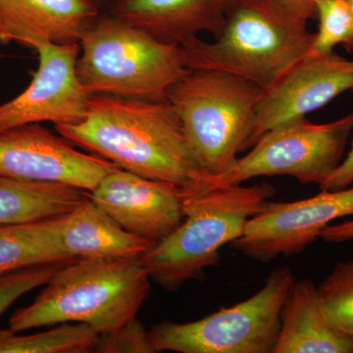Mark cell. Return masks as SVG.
Segmentation results:
<instances>
[{
	"label": "cell",
	"instance_id": "cell-18",
	"mask_svg": "<svg viewBox=\"0 0 353 353\" xmlns=\"http://www.w3.org/2000/svg\"><path fill=\"white\" fill-rule=\"evenodd\" d=\"M85 192L65 183L0 176V225L66 214L85 199Z\"/></svg>",
	"mask_w": 353,
	"mask_h": 353
},
{
	"label": "cell",
	"instance_id": "cell-20",
	"mask_svg": "<svg viewBox=\"0 0 353 353\" xmlns=\"http://www.w3.org/2000/svg\"><path fill=\"white\" fill-rule=\"evenodd\" d=\"M99 334L82 323H62L34 334H18L10 329L0 331V353H85L94 352Z\"/></svg>",
	"mask_w": 353,
	"mask_h": 353
},
{
	"label": "cell",
	"instance_id": "cell-12",
	"mask_svg": "<svg viewBox=\"0 0 353 353\" xmlns=\"http://www.w3.org/2000/svg\"><path fill=\"white\" fill-rule=\"evenodd\" d=\"M353 90V60L336 54L307 55L297 62L257 104L250 148L265 132L307 114Z\"/></svg>",
	"mask_w": 353,
	"mask_h": 353
},
{
	"label": "cell",
	"instance_id": "cell-28",
	"mask_svg": "<svg viewBox=\"0 0 353 353\" xmlns=\"http://www.w3.org/2000/svg\"><path fill=\"white\" fill-rule=\"evenodd\" d=\"M348 1H350V7H352L353 12V0H348Z\"/></svg>",
	"mask_w": 353,
	"mask_h": 353
},
{
	"label": "cell",
	"instance_id": "cell-13",
	"mask_svg": "<svg viewBox=\"0 0 353 353\" xmlns=\"http://www.w3.org/2000/svg\"><path fill=\"white\" fill-rule=\"evenodd\" d=\"M88 196L129 233L157 243L183 220L182 188L114 169Z\"/></svg>",
	"mask_w": 353,
	"mask_h": 353
},
{
	"label": "cell",
	"instance_id": "cell-23",
	"mask_svg": "<svg viewBox=\"0 0 353 353\" xmlns=\"http://www.w3.org/2000/svg\"><path fill=\"white\" fill-rule=\"evenodd\" d=\"M65 264H48L30 267L0 276V316L27 292L46 285Z\"/></svg>",
	"mask_w": 353,
	"mask_h": 353
},
{
	"label": "cell",
	"instance_id": "cell-21",
	"mask_svg": "<svg viewBox=\"0 0 353 353\" xmlns=\"http://www.w3.org/2000/svg\"><path fill=\"white\" fill-rule=\"evenodd\" d=\"M317 292L327 319L353 338V260L338 262Z\"/></svg>",
	"mask_w": 353,
	"mask_h": 353
},
{
	"label": "cell",
	"instance_id": "cell-4",
	"mask_svg": "<svg viewBox=\"0 0 353 353\" xmlns=\"http://www.w3.org/2000/svg\"><path fill=\"white\" fill-rule=\"evenodd\" d=\"M276 194L270 183L218 188L183 199V220L139 257L150 279L178 290L220 261V250L240 238L248 220Z\"/></svg>",
	"mask_w": 353,
	"mask_h": 353
},
{
	"label": "cell",
	"instance_id": "cell-14",
	"mask_svg": "<svg viewBox=\"0 0 353 353\" xmlns=\"http://www.w3.org/2000/svg\"><path fill=\"white\" fill-rule=\"evenodd\" d=\"M99 13L94 0H0V43H79Z\"/></svg>",
	"mask_w": 353,
	"mask_h": 353
},
{
	"label": "cell",
	"instance_id": "cell-27",
	"mask_svg": "<svg viewBox=\"0 0 353 353\" xmlns=\"http://www.w3.org/2000/svg\"><path fill=\"white\" fill-rule=\"evenodd\" d=\"M290 13L306 22L316 17L317 0H278Z\"/></svg>",
	"mask_w": 353,
	"mask_h": 353
},
{
	"label": "cell",
	"instance_id": "cell-15",
	"mask_svg": "<svg viewBox=\"0 0 353 353\" xmlns=\"http://www.w3.org/2000/svg\"><path fill=\"white\" fill-rule=\"evenodd\" d=\"M231 0H119L113 15L162 43L185 46L201 32L217 36Z\"/></svg>",
	"mask_w": 353,
	"mask_h": 353
},
{
	"label": "cell",
	"instance_id": "cell-19",
	"mask_svg": "<svg viewBox=\"0 0 353 353\" xmlns=\"http://www.w3.org/2000/svg\"><path fill=\"white\" fill-rule=\"evenodd\" d=\"M60 216L0 225V276L41 265L70 263L59 243Z\"/></svg>",
	"mask_w": 353,
	"mask_h": 353
},
{
	"label": "cell",
	"instance_id": "cell-29",
	"mask_svg": "<svg viewBox=\"0 0 353 353\" xmlns=\"http://www.w3.org/2000/svg\"><path fill=\"white\" fill-rule=\"evenodd\" d=\"M117 1H119V0H117Z\"/></svg>",
	"mask_w": 353,
	"mask_h": 353
},
{
	"label": "cell",
	"instance_id": "cell-8",
	"mask_svg": "<svg viewBox=\"0 0 353 353\" xmlns=\"http://www.w3.org/2000/svg\"><path fill=\"white\" fill-rule=\"evenodd\" d=\"M296 279L279 267L250 299L220 309L197 321H163L148 331L154 352L271 353L279 331L281 311Z\"/></svg>",
	"mask_w": 353,
	"mask_h": 353
},
{
	"label": "cell",
	"instance_id": "cell-16",
	"mask_svg": "<svg viewBox=\"0 0 353 353\" xmlns=\"http://www.w3.org/2000/svg\"><path fill=\"white\" fill-rule=\"evenodd\" d=\"M59 243L73 259H139L155 243L129 233L87 196L60 216Z\"/></svg>",
	"mask_w": 353,
	"mask_h": 353
},
{
	"label": "cell",
	"instance_id": "cell-11",
	"mask_svg": "<svg viewBox=\"0 0 353 353\" xmlns=\"http://www.w3.org/2000/svg\"><path fill=\"white\" fill-rule=\"evenodd\" d=\"M34 50L39 68L24 92L0 105V132L43 122L75 124L85 118L90 95L77 76L80 43H41Z\"/></svg>",
	"mask_w": 353,
	"mask_h": 353
},
{
	"label": "cell",
	"instance_id": "cell-6",
	"mask_svg": "<svg viewBox=\"0 0 353 353\" xmlns=\"http://www.w3.org/2000/svg\"><path fill=\"white\" fill-rule=\"evenodd\" d=\"M77 76L88 95L163 101L188 71L183 48L116 16L97 18L80 39Z\"/></svg>",
	"mask_w": 353,
	"mask_h": 353
},
{
	"label": "cell",
	"instance_id": "cell-17",
	"mask_svg": "<svg viewBox=\"0 0 353 353\" xmlns=\"http://www.w3.org/2000/svg\"><path fill=\"white\" fill-rule=\"evenodd\" d=\"M272 353H353V338L334 328L324 314L317 287L294 281L281 311L280 331Z\"/></svg>",
	"mask_w": 353,
	"mask_h": 353
},
{
	"label": "cell",
	"instance_id": "cell-7",
	"mask_svg": "<svg viewBox=\"0 0 353 353\" xmlns=\"http://www.w3.org/2000/svg\"><path fill=\"white\" fill-rule=\"evenodd\" d=\"M352 131L353 112L325 124L306 117L281 123L262 134L252 150L227 171L208 176L187 196L263 176H289L303 185H322L343 161Z\"/></svg>",
	"mask_w": 353,
	"mask_h": 353
},
{
	"label": "cell",
	"instance_id": "cell-10",
	"mask_svg": "<svg viewBox=\"0 0 353 353\" xmlns=\"http://www.w3.org/2000/svg\"><path fill=\"white\" fill-rule=\"evenodd\" d=\"M115 164L79 152L58 134L30 124L0 132V176L73 185L92 192Z\"/></svg>",
	"mask_w": 353,
	"mask_h": 353
},
{
	"label": "cell",
	"instance_id": "cell-2",
	"mask_svg": "<svg viewBox=\"0 0 353 353\" xmlns=\"http://www.w3.org/2000/svg\"><path fill=\"white\" fill-rule=\"evenodd\" d=\"M278 0H231L213 41L183 48L188 69L226 72L266 92L307 57L314 34Z\"/></svg>",
	"mask_w": 353,
	"mask_h": 353
},
{
	"label": "cell",
	"instance_id": "cell-5",
	"mask_svg": "<svg viewBox=\"0 0 353 353\" xmlns=\"http://www.w3.org/2000/svg\"><path fill=\"white\" fill-rule=\"evenodd\" d=\"M264 90L226 72L188 69L167 92L190 150L208 176L224 173L250 148Z\"/></svg>",
	"mask_w": 353,
	"mask_h": 353
},
{
	"label": "cell",
	"instance_id": "cell-3",
	"mask_svg": "<svg viewBox=\"0 0 353 353\" xmlns=\"http://www.w3.org/2000/svg\"><path fill=\"white\" fill-rule=\"evenodd\" d=\"M150 279L139 259H78L65 264L27 307L18 309L9 329L82 323L101 336L136 320L148 299Z\"/></svg>",
	"mask_w": 353,
	"mask_h": 353
},
{
	"label": "cell",
	"instance_id": "cell-1",
	"mask_svg": "<svg viewBox=\"0 0 353 353\" xmlns=\"http://www.w3.org/2000/svg\"><path fill=\"white\" fill-rule=\"evenodd\" d=\"M72 145L136 175L173 183L183 194L208 178L190 150L182 123L167 99L90 95L85 118L54 125Z\"/></svg>",
	"mask_w": 353,
	"mask_h": 353
},
{
	"label": "cell",
	"instance_id": "cell-24",
	"mask_svg": "<svg viewBox=\"0 0 353 353\" xmlns=\"http://www.w3.org/2000/svg\"><path fill=\"white\" fill-rule=\"evenodd\" d=\"M94 352L152 353L148 332L141 323L134 320L113 333L99 336Z\"/></svg>",
	"mask_w": 353,
	"mask_h": 353
},
{
	"label": "cell",
	"instance_id": "cell-26",
	"mask_svg": "<svg viewBox=\"0 0 353 353\" xmlns=\"http://www.w3.org/2000/svg\"><path fill=\"white\" fill-rule=\"evenodd\" d=\"M319 238L328 243H345L353 241V220L341 224L330 225L323 230Z\"/></svg>",
	"mask_w": 353,
	"mask_h": 353
},
{
	"label": "cell",
	"instance_id": "cell-22",
	"mask_svg": "<svg viewBox=\"0 0 353 353\" xmlns=\"http://www.w3.org/2000/svg\"><path fill=\"white\" fill-rule=\"evenodd\" d=\"M318 31L308 55L334 52L336 46L353 50V12L348 0H317Z\"/></svg>",
	"mask_w": 353,
	"mask_h": 353
},
{
	"label": "cell",
	"instance_id": "cell-9",
	"mask_svg": "<svg viewBox=\"0 0 353 353\" xmlns=\"http://www.w3.org/2000/svg\"><path fill=\"white\" fill-rule=\"evenodd\" d=\"M353 215V187L321 190L290 202L267 201L248 220L240 238L230 245L252 259L269 262L305 250L334 220Z\"/></svg>",
	"mask_w": 353,
	"mask_h": 353
},
{
	"label": "cell",
	"instance_id": "cell-25",
	"mask_svg": "<svg viewBox=\"0 0 353 353\" xmlns=\"http://www.w3.org/2000/svg\"><path fill=\"white\" fill-rule=\"evenodd\" d=\"M353 183V141L352 148L347 157H343L340 166L329 176L322 185L320 190H343L350 187Z\"/></svg>",
	"mask_w": 353,
	"mask_h": 353
}]
</instances>
